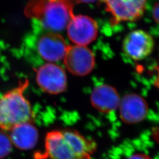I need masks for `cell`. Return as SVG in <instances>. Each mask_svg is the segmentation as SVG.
I'll return each instance as SVG.
<instances>
[{
	"label": "cell",
	"instance_id": "1",
	"mask_svg": "<svg viewBox=\"0 0 159 159\" xmlns=\"http://www.w3.org/2000/svg\"><path fill=\"white\" fill-rule=\"evenodd\" d=\"M45 148L43 159H91L96 144L76 131H52L46 136Z\"/></svg>",
	"mask_w": 159,
	"mask_h": 159
},
{
	"label": "cell",
	"instance_id": "2",
	"mask_svg": "<svg viewBox=\"0 0 159 159\" xmlns=\"http://www.w3.org/2000/svg\"><path fill=\"white\" fill-rule=\"evenodd\" d=\"M74 4L73 0H30L25 14L48 31L58 33L67 28L74 16Z\"/></svg>",
	"mask_w": 159,
	"mask_h": 159
},
{
	"label": "cell",
	"instance_id": "3",
	"mask_svg": "<svg viewBox=\"0 0 159 159\" xmlns=\"http://www.w3.org/2000/svg\"><path fill=\"white\" fill-rule=\"evenodd\" d=\"M29 84L28 80H21L17 87L0 97L1 129L10 131L17 125L32 121V107L24 94Z\"/></svg>",
	"mask_w": 159,
	"mask_h": 159
},
{
	"label": "cell",
	"instance_id": "4",
	"mask_svg": "<svg viewBox=\"0 0 159 159\" xmlns=\"http://www.w3.org/2000/svg\"><path fill=\"white\" fill-rule=\"evenodd\" d=\"M35 73L37 83L44 92L58 94L67 89V75L61 66L54 63H47L37 68Z\"/></svg>",
	"mask_w": 159,
	"mask_h": 159
},
{
	"label": "cell",
	"instance_id": "5",
	"mask_svg": "<svg viewBox=\"0 0 159 159\" xmlns=\"http://www.w3.org/2000/svg\"><path fill=\"white\" fill-rule=\"evenodd\" d=\"M63 59L65 67L75 75L84 76L89 74L95 66L93 52L84 46H67Z\"/></svg>",
	"mask_w": 159,
	"mask_h": 159
},
{
	"label": "cell",
	"instance_id": "6",
	"mask_svg": "<svg viewBox=\"0 0 159 159\" xmlns=\"http://www.w3.org/2000/svg\"><path fill=\"white\" fill-rule=\"evenodd\" d=\"M113 24L138 20L144 13L146 0H102Z\"/></svg>",
	"mask_w": 159,
	"mask_h": 159
},
{
	"label": "cell",
	"instance_id": "7",
	"mask_svg": "<svg viewBox=\"0 0 159 159\" xmlns=\"http://www.w3.org/2000/svg\"><path fill=\"white\" fill-rule=\"evenodd\" d=\"M66 29L69 39L78 46L89 44L96 40L98 34L96 21L83 15L74 16Z\"/></svg>",
	"mask_w": 159,
	"mask_h": 159
},
{
	"label": "cell",
	"instance_id": "8",
	"mask_svg": "<svg viewBox=\"0 0 159 159\" xmlns=\"http://www.w3.org/2000/svg\"><path fill=\"white\" fill-rule=\"evenodd\" d=\"M154 41L150 34L137 30L127 34L123 43V51L126 56L135 61L148 57L153 51Z\"/></svg>",
	"mask_w": 159,
	"mask_h": 159
},
{
	"label": "cell",
	"instance_id": "9",
	"mask_svg": "<svg viewBox=\"0 0 159 159\" xmlns=\"http://www.w3.org/2000/svg\"><path fill=\"white\" fill-rule=\"evenodd\" d=\"M36 47L39 55L43 60L54 63L63 59L67 46L60 34L48 31L39 38Z\"/></svg>",
	"mask_w": 159,
	"mask_h": 159
},
{
	"label": "cell",
	"instance_id": "10",
	"mask_svg": "<svg viewBox=\"0 0 159 159\" xmlns=\"http://www.w3.org/2000/svg\"><path fill=\"white\" fill-rule=\"evenodd\" d=\"M119 106L120 117L128 124L140 122L148 115V103L136 94H126L120 101Z\"/></svg>",
	"mask_w": 159,
	"mask_h": 159
},
{
	"label": "cell",
	"instance_id": "11",
	"mask_svg": "<svg viewBox=\"0 0 159 159\" xmlns=\"http://www.w3.org/2000/svg\"><path fill=\"white\" fill-rule=\"evenodd\" d=\"M90 99L92 106L103 113L113 112L119 107L120 102L117 90L108 84H101L95 87Z\"/></svg>",
	"mask_w": 159,
	"mask_h": 159
},
{
	"label": "cell",
	"instance_id": "12",
	"mask_svg": "<svg viewBox=\"0 0 159 159\" xmlns=\"http://www.w3.org/2000/svg\"><path fill=\"white\" fill-rule=\"evenodd\" d=\"M11 131L10 139L18 148L30 150L34 148L39 138L38 131L31 123L17 125Z\"/></svg>",
	"mask_w": 159,
	"mask_h": 159
},
{
	"label": "cell",
	"instance_id": "13",
	"mask_svg": "<svg viewBox=\"0 0 159 159\" xmlns=\"http://www.w3.org/2000/svg\"><path fill=\"white\" fill-rule=\"evenodd\" d=\"M12 143L10 137L0 131V159H3L11 153Z\"/></svg>",
	"mask_w": 159,
	"mask_h": 159
},
{
	"label": "cell",
	"instance_id": "14",
	"mask_svg": "<svg viewBox=\"0 0 159 159\" xmlns=\"http://www.w3.org/2000/svg\"><path fill=\"white\" fill-rule=\"evenodd\" d=\"M125 159H152L150 156L143 153H136L132 154L128 157H127Z\"/></svg>",
	"mask_w": 159,
	"mask_h": 159
},
{
	"label": "cell",
	"instance_id": "15",
	"mask_svg": "<svg viewBox=\"0 0 159 159\" xmlns=\"http://www.w3.org/2000/svg\"><path fill=\"white\" fill-rule=\"evenodd\" d=\"M153 17L154 21L159 24V1L154 6L153 10Z\"/></svg>",
	"mask_w": 159,
	"mask_h": 159
},
{
	"label": "cell",
	"instance_id": "16",
	"mask_svg": "<svg viewBox=\"0 0 159 159\" xmlns=\"http://www.w3.org/2000/svg\"><path fill=\"white\" fill-rule=\"evenodd\" d=\"M97 0H73V2L75 3H91L96 1Z\"/></svg>",
	"mask_w": 159,
	"mask_h": 159
},
{
	"label": "cell",
	"instance_id": "17",
	"mask_svg": "<svg viewBox=\"0 0 159 159\" xmlns=\"http://www.w3.org/2000/svg\"><path fill=\"white\" fill-rule=\"evenodd\" d=\"M157 74L156 79L154 82V84L158 89H159V67L157 68Z\"/></svg>",
	"mask_w": 159,
	"mask_h": 159
}]
</instances>
